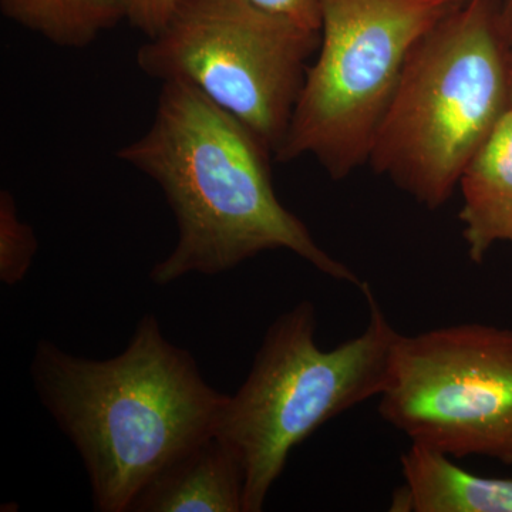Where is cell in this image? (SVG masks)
<instances>
[{"instance_id":"10","label":"cell","mask_w":512,"mask_h":512,"mask_svg":"<svg viewBox=\"0 0 512 512\" xmlns=\"http://www.w3.org/2000/svg\"><path fill=\"white\" fill-rule=\"evenodd\" d=\"M464 225L471 261H484L494 244L512 232V110L468 165L460 181Z\"/></svg>"},{"instance_id":"9","label":"cell","mask_w":512,"mask_h":512,"mask_svg":"<svg viewBox=\"0 0 512 512\" xmlns=\"http://www.w3.org/2000/svg\"><path fill=\"white\" fill-rule=\"evenodd\" d=\"M404 484L393 495L394 512H512V478L481 477L423 443L403 454Z\"/></svg>"},{"instance_id":"14","label":"cell","mask_w":512,"mask_h":512,"mask_svg":"<svg viewBox=\"0 0 512 512\" xmlns=\"http://www.w3.org/2000/svg\"><path fill=\"white\" fill-rule=\"evenodd\" d=\"M247 2L265 12L291 20L303 29L320 32L322 28L320 0H247Z\"/></svg>"},{"instance_id":"4","label":"cell","mask_w":512,"mask_h":512,"mask_svg":"<svg viewBox=\"0 0 512 512\" xmlns=\"http://www.w3.org/2000/svg\"><path fill=\"white\" fill-rule=\"evenodd\" d=\"M366 329L333 349L316 340L315 305L299 302L276 318L251 372L229 396L215 436L237 453L245 471L244 511L264 510L289 454L319 427L379 397L389 380L400 333L369 284Z\"/></svg>"},{"instance_id":"1","label":"cell","mask_w":512,"mask_h":512,"mask_svg":"<svg viewBox=\"0 0 512 512\" xmlns=\"http://www.w3.org/2000/svg\"><path fill=\"white\" fill-rule=\"evenodd\" d=\"M271 154L251 128L197 87L161 83L153 123L117 151L158 185L177 225L173 251L151 269L153 284L224 274L262 252L286 249L335 281L362 286L279 201Z\"/></svg>"},{"instance_id":"16","label":"cell","mask_w":512,"mask_h":512,"mask_svg":"<svg viewBox=\"0 0 512 512\" xmlns=\"http://www.w3.org/2000/svg\"><path fill=\"white\" fill-rule=\"evenodd\" d=\"M508 101L512 110V46H508Z\"/></svg>"},{"instance_id":"6","label":"cell","mask_w":512,"mask_h":512,"mask_svg":"<svg viewBox=\"0 0 512 512\" xmlns=\"http://www.w3.org/2000/svg\"><path fill=\"white\" fill-rule=\"evenodd\" d=\"M320 32L247 0H178L137 50L141 73L184 80L241 120L274 154L288 131Z\"/></svg>"},{"instance_id":"17","label":"cell","mask_w":512,"mask_h":512,"mask_svg":"<svg viewBox=\"0 0 512 512\" xmlns=\"http://www.w3.org/2000/svg\"><path fill=\"white\" fill-rule=\"evenodd\" d=\"M467 0H454V3H456L457 8H460V6H463L464 3H466Z\"/></svg>"},{"instance_id":"2","label":"cell","mask_w":512,"mask_h":512,"mask_svg":"<svg viewBox=\"0 0 512 512\" xmlns=\"http://www.w3.org/2000/svg\"><path fill=\"white\" fill-rule=\"evenodd\" d=\"M37 396L82 457L100 512H128L168 464L214 436L228 394L205 382L188 350L165 339L154 315L120 355L94 360L37 345Z\"/></svg>"},{"instance_id":"7","label":"cell","mask_w":512,"mask_h":512,"mask_svg":"<svg viewBox=\"0 0 512 512\" xmlns=\"http://www.w3.org/2000/svg\"><path fill=\"white\" fill-rule=\"evenodd\" d=\"M379 413L413 443L512 466V329L400 333Z\"/></svg>"},{"instance_id":"5","label":"cell","mask_w":512,"mask_h":512,"mask_svg":"<svg viewBox=\"0 0 512 512\" xmlns=\"http://www.w3.org/2000/svg\"><path fill=\"white\" fill-rule=\"evenodd\" d=\"M454 9V0H320L318 57L275 160L311 156L333 180L367 163L407 57Z\"/></svg>"},{"instance_id":"3","label":"cell","mask_w":512,"mask_h":512,"mask_svg":"<svg viewBox=\"0 0 512 512\" xmlns=\"http://www.w3.org/2000/svg\"><path fill=\"white\" fill-rule=\"evenodd\" d=\"M501 0H467L407 57L369 160L436 210L510 110Z\"/></svg>"},{"instance_id":"8","label":"cell","mask_w":512,"mask_h":512,"mask_svg":"<svg viewBox=\"0 0 512 512\" xmlns=\"http://www.w3.org/2000/svg\"><path fill=\"white\" fill-rule=\"evenodd\" d=\"M244 493L241 460L214 434L163 468L128 512H245Z\"/></svg>"},{"instance_id":"12","label":"cell","mask_w":512,"mask_h":512,"mask_svg":"<svg viewBox=\"0 0 512 512\" xmlns=\"http://www.w3.org/2000/svg\"><path fill=\"white\" fill-rule=\"evenodd\" d=\"M39 249L35 231L20 218L15 197L0 191V281L20 284L32 268Z\"/></svg>"},{"instance_id":"11","label":"cell","mask_w":512,"mask_h":512,"mask_svg":"<svg viewBox=\"0 0 512 512\" xmlns=\"http://www.w3.org/2000/svg\"><path fill=\"white\" fill-rule=\"evenodd\" d=\"M0 10L62 49H86L123 22L113 0H0Z\"/></svg>"},{"instance_id":"15","label":"cell","mask_w":512,"mask_h":512,"mask_svg":"<svg viewBox=\"0 0 512 512\" xmlns=\"http://www.w3.org/2000/svg\"><path fill=\"white\" fill-rule=\"evenodd\" d=\"M500 23L505 42L512 46V0H501Z\"/></svg>"},{"instance_id":"13","label":"cell","mask_w":512,"mask_h":512,"mask_svg":"<svg viewBox=\"0 0 512 512\" xmlns=\"http://www.w3.org/2000/svg\"><path fill=\"white\" fill-rule=\"evenodd\" d=\"M121 19L131 28L154 39L167 26L178 0H113Z\"/></svg>"}]
</instances>
